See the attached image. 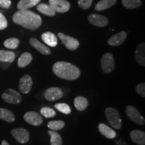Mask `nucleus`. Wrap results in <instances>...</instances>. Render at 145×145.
I'll use <instances>...</instances> for the list:
<instances>
[{"label":"nucleus","mask_w":145,"mask_h":145,"mask_svg":"<svg viewBox=\"0 0 145 145\" xmlns=\"http://www.w3.org/2000/svg\"><path fill=\"white\" fill-rule=\"evenodd\" d=\"M14 22L29 30H36L41 26L42 18L32 11L18 10L12 17Z\"/></svg>","instance_id":"f257e3e1"},{"label":"nucleus","mask_w":145,"mask_h":145,"mask_svg":"<svg viewBox=\"0 0 145 145\" xmlns=\"http://www.w3.org/2000/svg\"><path fill=\"white\" fill-rule=\"evenodd\" d=\"M52 70L57 77L65 80H75L81 75L80 70L77 67L71 63L63 61L54 63Z\"/></svg>","instance_id":"f03ea898"},{"label":"nucleus","mask_w":145,"mask_h":145,"mask_svg":"<svg viewBox=\"0 0 145 145\" xmlns=\"http://www.w3.org/2000/svg\"><path fill=\"white\" fill-rule=\"evenodd\" d=\"M105 114L108 122L116 129H120L122 127V120L118 112L113 108H106Z\"/></svg>","instance_id":"7ed1b4c3"},{"label":"nucleus","mask_w":145,"mask_h":145,"mask_svg":"<svg viewBox=\"0 0 145 145\" xmlns=\"http://www.w3.org/2000/svg\"><path fill=\"white\" fill-rule=\"evenodd\" d=\"M101 67L105 73L109 74L113 71L115 68V61L113 55L110 52L106 53L101 60Z\"/></svg>","instance_id":"20e7f679"},{"label":"nucleus","mask_w":145,"mask_h":145,"mask_svg":"<svg viewBox=\"0 0 145 145\" xmlns=\"http://www.w3.org/2000/svg\"><path fill=\"white\" fill-rule=\"evenodd\" d=\"M2 99L5 102L12 104H18L22 101V96L19 92L13 89H8L2 94Z\"/></svg>","instance_id":"39448f33"},{"label":"nucleus","mask_w":145,"mask_h":145,"mask_svg":"<svg viewBox=\"0 0 145 145\" xmlns=\"http://www.w3.org/2000/svg\"><path fill=\"white\" fill-rule=\"evenodd\" d=\"M126 112L128 117L131 120L132 122L139 125L144 124L145 121L144 117L141 115L137 109L134 108L133 106H128L126 107Z\"/></svg>","instance_id":"423d86ee"},{"label":"nucleus","mask_w":145,"mask_h":145,"mask_svg":"<svg viewBox=\"0 0 145 145\" xmlns=\"http://www.w3.org/2000/svg\"><path fill=\"white\" fill-rule=\"evenodd\" d=\"M58 36L61 39V40L62 41L65 47L69 50H75L79 46V42L75 38L65 35V34L61 33V32H59L58 34Z\"/></svg>","instance_id":"0eeeda50"},{"label":"nucleus","mask_w":145,"mask_h":145,"mask_svg":"<svg viewBox=\"0 0 145 145\" xmlns=\"http://www.w3.org/2000/svg\"><path fill=\"white\" fill-rule=\"evenodd\" d=\"M49 5L55 12L65 13L70 9V3L67 0H49Z\"/></svg>","instance_id":"6e6552de"},{"label":"nucleus","mask_w":145,"mask_h":145,"mask_svg":"<svg viewBox=\"0 0 145 145\" xmlns=\"http://www.w3.org/2000/svg\"><path fill=\"white\" fill-rule=\"evenodd\" d=\"M11 134L14 138L21 144H24L28 142L30 138V134L28 130L24 128H15L11 131Z\"/></svg>","instance_id":"1a4fd4ad"},{"label":"nucleus","mask_w":145,"mask_h":145,"mask_svg":"<svg viewBox=\"0 0 145 145\" xmlns=\"http://www.w3.org/2000/svg\"><path fill=\"white\" fill-rule=\"evenodd\" d=\"M24 119L28 124L33 126H40L43 122L42 118L35 112H28L24 116Z\"/></svg>","instance_id":"9d476101"},{"label":"nucleus","mask_w":145,"mask_h":145,"mask_svg":"<svg viewBox=\"0 0 145 145\" xmlns=\"http://www.w3.org/2000/svg\"><path fill=\"white\" fill-rule=\"evenodd\" d=\"M62 90L59 88H50L45 91L44 97L48 101H52L61 99L63 97Z\"/></svg>","instance_id":"9b49d317"},{"label":"nucleus","mask_w":145,"mask_h":145,"mask_svg":"<svg viewBox=\"0 0 145 145\" xmlns=\"http://www.w3.org/2000/svg\"><path fill=\"white\" fill-rule=\"evenodd\" d=\"M88 20L97 27H104L108 24V18L99 14H91L88 16Z\"/></svg>","instance_id":"f8f14e48"},{"label":"nucleus","mask_w":145,"mask_h":145,"mask_svg":"<svg viewBox=\"0 0 145 145\" xmlns=\"http://www.w3.org/2000/svg\"><path fill=\"white\" fill-rule=\"evenodd\" d=\"M32 86V80L30 75H25L20 79L19 89L22 93H28L31 89Z\"/></svg>","instance_id":"ddd939ff"},{"label":"nucleus","mask_w":145,"mask_h":145,"mask_svg":"<svg viewBox=\"0 0 145 145\" xmlns=\"http://www.w3.org/2000/svg\"><path fill=\"white\" fill-rule=\"evenodd\" d=\"M127 37V34L126 32L121 31L115 35L111 36L108 40V44L110 46H119L122 44L126 40Z\"/></svg>","instance_id":"4468645a"},{"label":"nucleus","mask_w":145,"mask_h":145,"mask_svg":"<svg viewBox=\"0 0 145 145\" xmlns=\"http://www.w3.org/2000/svg\"><path fill=\"white\" fill-rule=\"evenodd\" d=\"M29 42H30L32 46H33L35 49L39 51L41 54H44V55H48V54L51 53V51H50L49 48H48L45 45L40 42L35 38H31L29 40Z\"/></svg>","instance_id":"2eb2a0df"},{"label":"nucleus","mask_w":145,"mask_h":145,"mask_svg":"<svg viewBox=\"0 0 145 145\" xmlns=\"http://www.w3.org/2000/svg\"><path fill=\"white\" fill-rule=\"evenodd\" d=\"M135 59L140 66H145V44L140 43L135 51Z\"/></svg>","instance_id":"dca6fc26"},{"label":"nucleus","mask_w":145,"mask_h":145,"mask_svg":"<svg viewBox=\"0 0 145 145\" xmlns=\"http://www.w3.org/2000/svg\"><path fill=\"white\" fill-rule=\"evenodd\" d=\"M130 138L136 144L139 145H144L145 144V133L140 130H135L130 132Z\"/></svg>","instance_id":"f3484780"},{"label":"nucleus","mask_w":145,"mask_h":145,"mask_svg":"<svg viewBox=\"0 0 145 145\" xmlns=\"http://www.w3.org/2000/svg\"><path fill=\"white\" fill-rule=\"evenodd\" d=\"M98 130L100 133L105 137L108 138L112 139L116 137L117 134L114 130L110 128L108 126L104 123H100L98 126Z\"/></svg>","instance_id":"a211bd4d"},{"label":"nucleus","mask_w":145,"mask_h":145,"mask_svg":"<svg viewBox=\"0 0 145 145\" xmlns=\"http://www.w3.org/2000/svg\"><path fill=\"white\" fill-rule=\"evenodd\" d=\"M41 38L42 40L49 46L55 47L58 44L57 37L52 32H44L42 34Z\"/></svg>","instance_id":"6ab92c4d"},{"label":"nucleus","mask_w":145,"mask_h":145,"mask_svg":"<svg viewBox=\"0 0 145 145\" xmlns=\"http://www.w3.org/2000/svg\"><path fill=\"white\" fill-rule=\"evenodd\" d=\"M41 0H20L17 5V8L19 10H28L32 7L38 5Z\"/></svg>","instance_id":"aec40b11"},{"label":"nucleus","mask_w":145,"mask_h":145,"mask_svg":"<svg viewBox=\"0 0 145 145\" xmlns=\"http://www.w3.org/2000/svg\"><path fill=\"white\" fill-rule=\"evenodd\" d=\"M16 54L14 52L0 50V62L12 63L14 61Z\"/></svg>","instance_id":"412c9836"},{"label":"nucleus","mask_w":145,"mask_h":145,"mask_svg":"<svg viewBox=\"0 0 145 145\" xmlns=\"http://www.w3.org/2000/svg\"><path fill=\"white\" fill-rule=\"evenodd\" d=\"M32 61V54L29 52H24L22 54L18 60V66L20 68H24L28 66Z\"/></svg>","instance_id":"4be33fe9"},{"label":"nucleus","mask_w":145,"mask_h":145,"mask_svg":"<svg viewBox=\"0 0 145 145\" xmlns=\"http://www.w3.org/2000/svg\"><path fill=\"white\" fill-rule=\"evenodd\" d=\"M74 105L75 108L79 111H83L88 108V100L82 96H78L74 99Z\"/></svg>","instance_id":"5701e85b"},{"label":"nucleus","mask_w":145,"mask_h":145,"mask_svg":"<svg viewBox=\"0 0 145 145\" xmlns=\"http://www.w3.org/2000/svg\"><path fill=\"white\" fill-rule=\"evenodd\" d=\"M116 3V0H101L95 5V10L97 11H102L110 8Z\"/></svg>","instance_id":"b1692460"},{"label":"nucleus","mask_w":145,"mask_h":145,"mask_svg":"<svg viewBox=\"0 0 145 145\" xmlns=\"http://www.w3.org/2000/svg\"><path fill=\"white\" fill-rule=\"evenodd\" d=\"M0 119L10 123L15 121V116L14 114L9 110L5 108H0Z\"/></svg>","instance_id":"393cba45"},{"label":"nucleus","mask_w":145,"mask_h":145,"mask_svg":"<svg viewBox=\"0 0 145 145\" xmlns=\"http://www.w3.org/2000/svg\"><path fill=\"white\" fill-rule=\"evenodd\" d=\"M36 8L40 13L48 16H54L56 14V12L53 10V9L49 5L46 4V3L39 4L36 7Z\"/></svg>","instance_id":"a878e982"},{"label":"nucleus","mask_w":145,"mask_h":145,"mask_svg":"<svg viewBox=\"0 0 145 145\" xmlns=\"http://www.w3.org/2000/svg\"><path fill=\"white\" fill-rule=\"evenodd\" d=\"M48 133L50 136V144L51 145H62V138L59 133L54 130H49Z\"/></svg>","instance_id":"bb28decb"},{"label":"nucleus","mask_w":145,"mask_h":145,"mask_svg":"<svg viewBox=\"0 0 145 145\" xmlns=\"http://www.w3.org/2000/svg\"><path fill=\"white\" fill-rule=\"evenodd\" d=\"M122 3L125 8L128 9L137 8L142 4L141 0H122Z\"/></svg>","instance_id":"cd10ccee"},{"label":"nucleus","mask_w":145,"mask_h":145,"mask_svg":"<svg viewBox=\"0 0 145 145\" xmlns=\"http://www.w3.org/2000/svg\"><path fill=\"white\" fill-rule=\"evenodd\" d=\"M20 44V40L16 38H11L5 40L4 41V46L7 48L10 49H16Z\"/></svg>","instance_id":"c85d7f7f"},{"label":"nucleus","mask_w":145,"mask_h":145,"mask_svg":"<svg viewBox=\"0 0 145 145\" xmlns=\"http://www.w3.org/2000/svg\"><path fill=\"white\" fill-rule=\"evenodd\" d=\"M65 122L62 120H53L50 121L48 123V127L50 128V130H59L64 128Z\"/></svg>","instance_id":"c756f323"},{"label":"nucleus","mask_w":145,"mask_h":145,"mask_svg":"<svg viewBox=\"0 0 145 145\" xmlns=\"http://www.w3.org/2000/svg\"><path fill=\"white\" fill-rule=\"evenodd\" d=\"M54 108L59 110L60 112H62L65 114H69L71 112L70 106L65 103H59V104H55Z\"/></svg>","instance_id":"7c9ffc66"},{"label":"nucleus","mask_w":145,"mask_h":145,"mask_svg":"<svg viewBox=\"0 0 145 145\" xmlns=\"http://www.w3.org/2000/svg\"><path fill=\"white\" fill-rule=\"evenodd\" d=\"M40 114L46 118H50L55 116L56 112L53 109L48 108V107H43L40 110Z\"/></svg>","instance_id":"2f4dec72"},{"label":"nucleus","mask_w":145,"mask_h":145,"mask_svg":"<svg viewBox=\"0 0 145 145\" xmlns=\"http://www.w3.org/2000/svg\"><path fill=\"white\" fill-rule=\"evenodd\" d=\"M93 2V0H78V5L81 9L87 10L90 8Z\"/></svg>","instance_id":"473e14b6"},{"label":"nucleus","mask_w":145,"mask_h":145,"mask_svg":"<svg viewBox=\"0 0 145 145\" xmlns=\"http://www.w3.org/2000/svg\"><path fill=\"white\" fill-rule=\"evenodd\" d=\"M8 26V21L3 14L0 12V30H4Z\"/></svg>","instance_id":"72a5a7b5"},{"label":"nucleus","mask_w":145,"mask_h":145,"mask_svg":"<svg viewBox=\"0 0 145 145\" xmlns=\"http://www.w3.org/2000/svg\"><path fill=\"white\" fill-rule=\"evenodd\" d=\"M137 92L142 97H145V83H142L138 85L136 88Z\"/></svg>","instance_id":"f704fd0d"},{"label":"nucleus","mask_w":145,"mask_h":145,"mask_svg":"<svg viewBox=\"0 0 145 145\" xmlns=\"http://www.w3.org/2000/svg\"><path fill=\"white\" fill-rule=\"evenodd\" d=\"M10 0H0V7L2 8L8 9L10 7L11 5Z\"/></svg>","instance_id":"c9c22d12"},{"label":"nucleus","mask_w":145,"mask_h":145,"mask_svg":"<svg viewBox=\"0 0 145 145\" xmlns=\"http://www.w3.org/2000/svg\"><path fill=\"white\" fill-rule=\"evenodd\" d=\"M10 64H11V63L0 62V65H1V67H2L3 69H7V68H8L10 66Z\"/></svg>","instance_id":"e433bc0d"},{"label":"nucleus","mask_w":145,"mask_h":145,"mask_svg":"<svg viewBox=\"0 0 145 145\" xmlns=\"http://www.w3.org/2000/svg\"><path fill=\"white\" fill-rule=\"evenodd\" d=\"M1 145H10L9 143L7 142L6 140H3L2 142H1Z\"/></svg>","instance_id":"4c0bfd02"}]
</instances>
